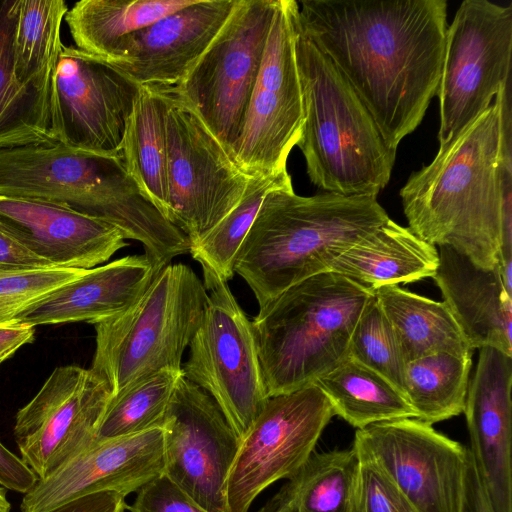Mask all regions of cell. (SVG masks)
<instances>
[{"mask_svg": "<svg viewBox=\"0 0 512 512\" xmlns=\"http://www.w3.org/2000/svg\"><path fill=\"white\" fill-rule=\"evenodd\" d=\"M38 267H56L35 256L0 229V271Z\"/></svg>", "mask_w": 512, "mask_h": 512, "instance_id": "41", "label": "cell"}, {"mask_svg": "<svg viewBox=\"0 0 512 512\" xmlns=\"http://www.w3.org/2000/svg\"><path fill=\"white\" fill-rule=\"evenodd\" d=\"M112 397L91 369L55 368L15 416L13 433L24 463L38 480L91 445Z\"/></svg>", "mask_w": 512, "mask_h": 512, "instance_id": "16", "label": "cell"}, {"mask_svg": "<svg viewBox=\"0 0 512 512\" xmlns=\"http://www.w3.org/2000/svg\"><path fill=\"white\" fill-rule=\"evenodd\" d=\"M0 196L48 201L110 223L140 242L158 270L190 250L188 237L141 189L121 155L60 142L1 149Z\"/></svg>", "mask_w": 512, "mask_h": 512, "instance_id": "3", "label": "cell"}, {"mask_svg": "<svg viewBox=\"0 0 512 512\" xmlns=\"http://www.w3.org/2000/svg\"><path fill=\"white\" fill-rule=\"evenodd\" d=\"M296 58L304 120L296 146L308 177L324 192L377 197L390 180L396 151L331 60L297 23Z\"/></svg>", "mask_w": 512, "mask_h": 512, "instance_id": "6", "label": "cell"}, {"mask_svg": "<svg viewBox=\"0 0 512 512\" xmlns=\"http://www.w3.org/2000/svg\"><path fill=\"white\" fill-rule=\"evenodd\" d=\"M299 5L277 0L259 74L231 159L247 176L287 171L304 111L296 58Z\"/></svg>", "mask_w": 512, "mask_h": 512, "instance_id": "12", "label": "cell"}, {"mask_svg": "<svg viewBox=\"0 0 512 512\" xmlns=\"http://www.w3.org/2000/svg\"><path fill=\"white\" fill-rule=\"evenodd\" d=\"M34 331V327L15 321L0 324V365L23 345L31 343Z\"/></svg>", "mask_w": 512, "mask_h": 512, "instance_id": "43", "label": "cell"}, {"mask_svg": "<svg viewBox=\"0 0 512 512\" xmlns=\"http://www.w3.org/2000/svg\"><path fill=\"white\" fill-rule=\"evenodd\" d=\"M182 370H162L111 397L96 440L143 433L161 428Z\"/></svg>", "mask_w": 512, "mask_h": 512, "instance_id": "34", "label": "cell"}, {"mask_svg": "<svg viewBox=\"0 0 512 512\" xmlns=\"http://www.w3.org/2000/svg\"><path fill=\"white\" fill-rule=\"evenodd\" d=\"M349 357L379 373L404 394L407 363L375 297L368 303L355 326Z\"/></svg>", "mask_w": 512, "mask_h": 512, "instance_id": "35", "label": "cell"}, {"mask_svg": "<svg viewBox=\"0 0 512 512\" xmlns=\"http://www.w3.org/2000/svg\"><path fill=\"white\" fill-rule=\"evenodd\" d=\"M353 446L371 458L419 512H461L469 449L418 418L357 429Z\"/></svg>", "mask_w": 512, "mask_h": 512, "instance_id": "14", "label": "cell"}, {"mask_svg": "<svg viewBox=\"0 0 512 512\" xmlns=\"http://www.w3.org/2000/svg\"><path fill=\"white\" fill-rule=\"evenodd\" d=\"M471 356L438 352L406 364L404 396L418 419L432 425L463 412Z\"/></svg>", "mask_w": 512, "mask_h": 512, "instance_id": "31", "label": "cell"}, {"mask_svg": "<svg viewBox=\"0 0 512 512\" xmlns=\"http://www.w3.org/2000/svg\"><path fill=\"white\" fill-rule=\"evenodd\" d=\"M277 0H236L205 52L172 92L231 151L241 133ZM231 157V156H230Z\"/></svg>", "mask_w": 512, "mask_h": 512, "instance_id": "8", "label": "cell"}, {"mask_svg": "<svg viewBox=\"0 0 512 512\" xmlns=\"http://www.w3.org/2000/svg\"><path fill=\"white\" fill-rule=\"evenodd\" d=\"M388 215L377 197L324 192L305 197L293 186L269 192L240 246L234 273L245 280L259 308L290 286L327 272Z\"/></svg>", "mask_w": 512, "mask_h": 512, "instance_id": "4", "label": "cell"}, {"mask_svg": "<svg viewBox=\"0 0 512 512\" xmlns=\"http://www.w3.org/2000/svg\"><path fill=\"white\" fill-rule=\"evenodd\" d=\"M501 111L496 98L400 190L409 229L476 266L498 263L501 242Z\"/></svg>", "mask_w": 512, "mask_h": 512, "instance_id": "2", "label": "cell"}, {"mask_svg": "<svg viewBox=\"0 0 512 512\" xmlns=\"http://www.w3.org/2000/svg\"><path fill=\"white\" fill-rule=\"evenodd\" d=\"M303 33L335 65L396 151L436 96L445 0H302Z\"/></svg>", "mask_w": 512, "mask_h": 512, "instance_id": "1", "label": "cell"}, {"mask_svg": "<svg viewBox=\"0 0 512 512\" xmlns=\"http://www.w3.org/2000/svg\"><path fill=\"white\" fill-rule=\"evenodd\" d=\"M432 277L471 349L492 347L512 356V294L504 287L498 263L476 266L454 248L442 245Z\"/></svg>", "mask_w": 512, "mask_h": 512, "instance_id": "23", "label": "cell"}, {"mask_svg": "<svg viewBox=\"0 0 512 512\" xmlns=\"http://www.w3.org/2000/svg\"><path fill=\"white\" fill-rule=\"evenodd\" d=\"M438 263L434 245L388 218L341 254L329 271L374 291L382 286L432 278Z\"/></svg>", "mask_w": 512, "mask_h": 512, "instance_id": "24", "label": "cell"}, {"mask_svg": "<svg viewBox=\"0 0 512 512\" xmlns=\"http://www.w3.org/2000/svg\"><path fill=\"white\" fill-rule=\"evenodd\" d=\"M236 0H194L127 37L110 63L139 86L174 87L228 19Z\"/></svg>", "mask_w": 512, "mask_h": 512, "instance_id": "20", "label": "cell"}, {"mask_svg": "<svg viewBox=\"0 0 512 512\" xmlns=\"http://www.w3.org/2000/svg\"><path fill=\"white\" fill-rule=\"evenodd\" d=\"M163 473V434L155 428L130 436L95 440L23 495L22 512H48L103 491L124 497Z\"/></svg>", "mask_w": 512, "mask_h": 512, "instance_id": "18", "label": "cell"}, {"mask_svg": "<svg viewBox=\"0 0 512 512\" xmlns=\"http://www.w3.org/2000/svg\"><path fill=\"white\" fill-rule=\"evenodd\" d=\"M512 356L480 348L464 406L470 453L494 512H512Z\"/></svg>", "mask_w": 512, "mask_h": 512, "instance_id": "21", "label": "cell"}, {"mask_svg": "<svg viewBox=\"0 0 512 512\" xmlns=\"http://www.w3.org/2000/svg\"><path fill=\"white\" fill-rule=\"evenodd\" d=\"M374 291L327 271L259 308L251 321L268 397L314 383L349 357L355 326Z\"/></svg>", "mask_w": 512, "mask_h": 512, "instance_id": "5", "label": "cell"}, {"mask_svg": "<svg viewBox=\"0 0 512 512\" xmlns=\"http://www.w3.org/2000/svg\"><path fill=\"white\" fill-rule=\"evenodd\" d=\"M140 86L107 61L63 44L51 75V126L56 142L121 155Z\"/></svg>", "mask_w": 512, "mask_h": 512, "instance_id": "15", "label": "cell"}, {"mask_svg": "<svg viewBox=\"0 0 512 512\" xmlns=\"http://www.w3.org/2000/svg\"><path fill=\"white\" fill-rule=\"evenodd\" d=\"M356 451L359 465L353 512H419L371 458Z\"/></svg>", "mask_w": 512, "mask_h": 512, "instance_id": "37", "label": "cell"}, {"mask_svg": "<svg viewBox=\"0 0 512 512\" xmlns=\"http://www.w3.org/2000/svg\"><path fill=\"white\" fill-rule=\"evenodd\" d=\"M165 91L140 86L127 120L121 156L129 174L167 218L168 179Z\"/></svg>", "mask_w": 512, "mask_h": 512, "instance_id": "28", "label": "cell"}, {"mask_svg": "<svg viewBox=\"0 0 512 512\" xmlns=\"http://www.w3.org/2000/svg\"><path fill=\"white\" fill-rule=\"evenodd\" d=\"M359 457L356 449L313 452L289 481L296 512H353Z\"/></svg>", "mask_w": 512, "mask_h": 512, "instance_id": "32", "label": "cell"}, {"mask_svg": "<svg viewBox=\"0 0 512 512\" xmlns=\"http://www.w3.org/2000/svg\"><path fill=\"white\" fill-rule=\"evenodd\" d=\"M335 415L356 429L401 418H417L404 394L374 370L348 357L314 382Z\"/></svg>", "mask_w": 512, "mask_h": 512, "instance_id": "29", "label": "cell"}, {"mask_svg": "<svg viewBox=\"0 0 512 512\" xmlns=\"http://www.w3.org/2000/svg\"><path fill=\"white\" fill-rule=\"evenodd\" d=\"M162 88L166 99L167 219L194 245L239 203L251 177L236 166L196 112L169 87Z\"/></svg>", "mask_w": 512, "mask_h": 512, "instance_id": "10", "label": "cell"}, {"mask_svg": "<svg viewBox=\"0 0 512 512\" xmlns=\"http://www.w3.org/2000/svg\"><path fill=\"white\" fill-rule=\"evenodd\" d=\"M208 297L183 376L204 390L242 439L269 398L251 321L228 282L202 268Z\"/></svg>", "mask_w": 512, "mask_h": 512, "instance_id": "9", "label": "cell"}, {"mask_svg": "<svg viewBox=\"0 0 512 512\" xmlns=\"http://www.w3.org/2000/svg\"><path fill=\"white\" fill-rule=\"evenodd\" d=\"M461 512H494L470 450Z\"/></svg>", "mask_w": 512, "mask_h": 512, "instance_id": "42", "label": "cell"}, {"mask_svg": "<svg viewBox=\"0 0 512 512\" xmlns=\"http://www.w3.org/2000/svg\"><path fill=\"white\" fill-rule=\"evenodd\" d=\"M163 475L209 512H227L226 484L241 439L214 400L182 376L161 426Z\"/></svg>", "mask_w": 512, "mask_h": 512, "instance_id": "17", "label": "cell"}, {"mask_svg": "<svg viewBox=\"0 0 512 512\" xmlns=\"http://www.w3.org/2000/svg\"><path fill=\"white\" fill-rule=\"evenodd\" d=\"M85 270L38 267L0 271V324L13 322L30 305Z\"/></svg>", "mask_w": 512, "mask_h": 512, "instance_id": "36", "label": "cell"}, {"mask_svg": "<svg viewBox=\"0 0 512 512\" xmlns=\"http://www.w3.org/2000/svg\"><path fill=\"white\" fill-rule=\"evenodd\" d=\"M334 415L315 383L269 397L241 439L226 484L227 512H248L268 486L293 478Z\"/></svg>", "mask_w": 512, "mask_h": 512, "instance_id": "13", "label": "cell"}, {"mask_svg": "<svg viewBox=\"0 0 512 512\" xmlns=\"http://www.w3.org/2000/svg\"><path fill=\"white\" fill-rule=\"evenodd\" d=\"M0 229L56 267L91 269L127 246L114 225L38 199L0 196Z\"/></svg>", "mask_w": 512, "mask_h": 512, "instance_id": "19", "label": "cell"}, {"mask_svg": "<svg viewBox=\"0 0 512 512\" xmlns=\"http://www.w3.org/2000/svg\"><path fill=\"white\" fill-rule=\"evenodd\" d=\"M67 12L63 0H18L13 62L22 84L51 91L52 71L63 46L61 25Z\"/></svg>", "mask_w": 512, "mask_h": 512, "instance_id": "30", "label": "cell"}, {"mask_svg": "<svg viewBox=\"0 0 512 512\" xmlns=\"http://www.w3.org/2000/svg\"><path fill=\"white\" fill-rule=\"evenodd\" d=\"M194 0H81L65 15L78 49L114 62L128 36Z\"/></svg>", "mask_w": 512, "mask_h": 512, "instance_id": "26", "label": "cell"}, {"mask_svg": "<svg viewBox=\"0 0 512 512\" xmlns=\"http://www.w3.org/2000/svg\"><path fill=\"white\" fill-rule=\"evenodd\" d=\"M18 0H0V150L56 143L51 126L50 92L16 77L13 40Z\"/></svg>", "mask_w": 512, "mask_h": 512, "instance_id": "27", "label": "cell"}, {"mask_svg": "<svg viewBox=\"0 0 512 512\" xmlns=\"http://www.w3.org/2000/svg\"><path fill=\"white\" fill-rule=\"evenodd\" d=\"M374 297L393 329L406 363L438 352L472 354L473 349L443 301L398 285L377 288Z\"/></svg>", "mask_w": 512, "mask_h": 512, "instance_id": "25", "label": "cell"}, {"mask_svg": "<svg viewBox=\"0 0 512 512\" xmlns=\"http://www.w3.org/2000/svg\"><path fill=\"white\" fill-rule=\"evenodd\" d=\"M512 4L464 0L447 28L436 96L439 148L490 107L511 78Z\"/></svg>", "mask_w": 512, "mask_h": 512, "instance_id": "11", "label": "cell"}, {"mask_svg": "<svg viewBox=\"0 0 512 512\" xmlns=\"http://www.w3.org/2000/svg\"><path fill=\"white\" fill-rule=\"evenodd\" d=\"M37 481V476L21 457L16 456L0 442V486L24 495Z\"/></svg>", "mask_w": 512, "mask_h": 512, "instance_id": "39", "label": "cell"}, {"mask_svg": "<svg viewBox=\"0 0 512 512\" xmlns=\"http://www.w3.org/2000/svg\"><path fill=\"white\" fill-rule=\"evenodd\" d=\"M292 185L288 171L273 176L251 177L239 203L201 241L191 245L190 254L225 282L234 275L237 252L246 238L265 196Z\"/></svg>", "mask_w": 512, "mask_h": 512, "instance_id": "33", "label": "cell"}, {"mask_svg": "<svg viewBox=\"0 0 512 512\" xmlns=\"http://www.w3.org/2000/svg\"><path fill=\"white\" fill-rule=\"evenodd\" d=\"M257 512H296L291 482L288 480Z\"/></svg>", "mask_w": 512, "mask_h": 512, "instance_id": "44", "label": "cell"}, {"mask_svg": "<svg viewBox=\"0 0 512 512\" xmlns=\"http://www.w3.org/2000/svg\"><path fill=\"white\" fill-rule=\"evenodd\" d=\"M130 512H209L163 474L138 491Z\"/></svg>", "mask_w": 512, "mask_h": 512, "instance_id": "38", "label": "cell"}, {"mask_svg": "<svg viewBox=\"0 0 512 512\" xmlns=\"http://www.w3.org/2000/svg\"><path fill=\"white\" fill-rule=\"evenodd\" d=\"M158 271L145 254L86 269L30 305L14 321L32 327L81 321L94 325L133 305Z\"/></svg>", "mask_w": 512, "mask_h": 512, "instance_id": "22", "label": "cell"}, {"mask_svg": "<svg viewBox=\"0 0 512 512\" xmlns=\"http://www.w3.org/2000/svg\"><path fill=\"white\" fill-rule=\"evenodd\" d=\"M127 508L124 496L103 491L74 499L48 512H124Z\"/></svg>", "mask_w": 512, "mask_h": 512, "instance_id": "40", "label": "cell"}, {"mask_svg": "<svg viewBox=\"0 0 512 512\" xmlns=\"http://www.w3.org/2000/svg\"><path fill=\"white\" fill-rule=\"evenodd\" d=\"M208 293L193 269L169 263L122 313L94 324L91 370L112 396L162 370H182V357L201 324Z\"/></svg>", "mask_w": 512, "mask_h": 512, "instance_id": "7", "label": "cell"}, {"mask_svg": "<svg viewBox=\"0 0 512 512\" xmlns=\"http://www.w3.org/2000/svg\"><path fill=\"white\" fill-rule=\"evenodd\" d=\"M11 504L6 496V490L0 486V512H10Z\"/></svg>", "mask_w": 512, "mask_h": 512, "instance_id": "45", "label": "cell"}]
</instances>
